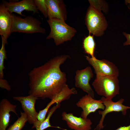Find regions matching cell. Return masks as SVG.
<instances>
[{"mask_svg":"<svg viewBox=\"0 0 130 130\" xmlns=\"http://www.w3.org/2000/svg\"><path fill=\"white\" fill-rule=\"evenodd\" d=\"M67 55L58 56L29 72V95L37 98L52 99L66 84V74L60 65L68 58Z\"/></svg>","mask_w":130,"mask_h":130,"instance_id":"obj_1","label":"cell"},{"mask_svg":"<svg viewBox=\"0 0 130 130\" xmlns=\"http://www.w3.org/2000/svg\"><path fill=\"white\" fill-rule=\"evenodd\" d=\"M47 21L50 26V31L46 38L53 39L56 46L71 40L77 32L75 28L60 19L55 18L49 19Z\"/></svg>","mask_w":130,"mask_h":130,"instance_id":"obj_2","label":"cell"},{"mask_svg":"<svg viewBox=\"0 0 130 130\" xmlns=\"http://www.w3.org/2000/svg\"><path fill=\"white\" fill-rule=\"evenodd\" d=\"M117 77L96 75L92 85L98 94L112 99L119 94V81Z\"/></svg>","mask_w":130,"mask_h":130,"instance_id":"obj_3","label":"cell"},{"mask_svg":"<svg viewBox=\"0 0 130 130\" xmlns=\"http://www.w3.org/2000/svg\"><path fill=\"white\" fill-rule=\"evenodd\" d=\"M11 33L19 32L32 34H44L46 30L41 26V22L38 19L31 16L25 18L13 14Z\"/></svg>","mask_w":130,"mask_h":130,"instance_id":"obj_4","label":"cell"},{"mask_svg":"<svg viewBox=\"0 0 130 130\" xmlns=\"http://www.w3.org/2000/svg\"><path fill=\"white\" fill-rule=\"evenodd\" d=\"M85 21L89 33L96 36H102L107 26L105 19L100 11L91 6L87 11Z\"/></svg>","mask_w":130,"mask_h":130,"instance_id":"obj_5","label":"cell"},{"mask_svg":"<svg viewBox=\"0 0 130 130\" xmlns=\"http://www.w3.org/2000/svg\"><path fill=\"white\" fill-rule=\"evenodd\" d=\"M85 58L93 67L96 75L118 76V70L112 63L105 59L98 60L95 57L92 58L86 56Z\"/></svg>","mask_w":130,"mask_h":130,"instance_id":"obj_6","label":"cell"},{"mask_svg":"<svg viewBox=\"0 0 130 130\" xmlns=\"http://www.w3.org/2000/svg\"><path fill=\"white\" fill-rule=\"evenodd\" d=\"M105 106L104 109L103 111L99 110V114L101 115L102 117L99 123L94 130H100L104 127L103 122L105 117L108 114L112 112H122L124 116L126 113V110L130 109V107L123 104L124 100L121 98L117 102H113L112 99H108L102 97L100 99Z\"/></svg>","mask_w":130,"mask_h":130,"instance_id":"obj_7","label":"cell"},{"mask_svg":"<svg viewBox=\"0 0 130 130\" xmlns=\"http://www.w3.org/2000/svg\"><path fill=\"white\" fill-rule=\"evenodd\" d=\"M78 107L81 108L83 111L81 116L84 119L91 113L94 112L100 109L103 110L105 106L101 100H96L89 94L86 95L80 99L76 104Z\"/></svg>","mask_w":130,"mask_h":130,"instance_id":"obj_8","label":"cell"},{"mask_svg":"<svg viewBox=\"0 0 130 130\" xmlns=\"http://www.w3.org/2000/svg\"><path fill=\"white\" fill-rule=\"evenodd\" d=\"M93 76L92 71L90 66L82 70H77L75 77V85L76 87L81 89L94 98V92L89 84Z\"/></svg>","mask_w":130,"mask_h":130,"instance_id":"obj_9","label":"cell"},{"mask_svg":"<svg viewBox=\"0 0 130 130\" xmlns=\"http://www.w3.org/2000/svg\"><path fill=\"white\" fill-rule=\"evenodd\" d=\"M13 99L21 103L22 108L27 116L29 123L34 124L38 120V113L35 110V105L36 101L38 98L29 95L25 96L14 97Z\"/></svg>","mask_w":130,"mask_h":130,"instance_id":"obj_10","label":"cell"},{"mask_svg":"<svg viewBox=\"0 0 130 130\" xmlns=\"http://www.w3.org/2000/svg\"><path fill=\"white\" fill-rule=\"evenodd\" d=\"M2 3L11 13H15L22 16H24L22 13L24 11L32 12L33 14L39 13L34 0H22L18 2L3 1Z\"/></svg>","mask_w":130,"mask_h":130,"instance_id":"obj_11","label":"cell"},{"mask_svg":"<svg viewBox=\"0 0 130 130\" xmlns=\"http://www.w3.org/2000/svg\"><path fill=\"white\" fill-rule=\"evenodd\" d=\"M62 119L66 122L68 127L74 130H90L92 122L90 119L78 117L72 113L63 112L62 114Z\"/></svg>","mask_w":130,"mask_h":130,"instance_id":"obj_12","label":"cell"},{"mask_svg":"<svg viewBox=\"0 0 130 130\" xmlns=\"http://www.w3.org/2000/svg\"><path fill=\"white\" fill-rule=\"evenodd\" d=\"M48 19L57 18L65 21L67 18L66 5L62 0H46Z\"/></svg>","mask_w":130,"mask_h":130,"instance_id":"obj_13","label":"cell"},{"mask_svg":"<svg viewBox=\"0 0 130 130\" xmlns=\"http://www.w3.org/2000/svg\"><path fill=\"white\" fill-rule=\"evenodd\" d=\"M13 20L12 13L2 3L0 5V35L6 39L11 35Z\"/></svg>","mask_w":130,"mask_h":130,"instance_id":"obj_14","label":"cell"},{"mask_svg":"<svg viewBox=\"0 0 130 130\" xmlns=\"http://www.w3.org/2000/svg\"><path fill=\"white\" fill-rule=\"evenodd\" d=\"M16 107V105L12 104L7 99L4 98L1 101L0 103V130H6L10 122V112H13L17 115Z\"/></svg>","mask_w":130,"mask_h":130,"instance_id":"obj_15","label":"cell"},{"mask_svg":"<svg viewBox=\"0 0 130 130\" xmlns=\"http://www.w3.org/2000/svg\"><path fill=\"white\" fill-rule=\"evenodd\" d=\"M96 44L93 35L89 34L84 39L83 46L85 52L90 55L91 58L95 57L94 53Z\"/></svg>","mask_w":130,"mask_h":130,"instance_id":"obj_16","label":"cell"},{"mask_svg":"<svg viewBox=\"0 0 130 130\" xmlns=\"http://www.w3.org/2000/svg\"><path fill=\"white\" fill-rule=\"evenodd\" d=\"M1 37L2 46L0 50V79L4 78L3 70L5 68L4 61L7 58L5 45L8 44L7 40L5 39L3 37Z\"/></svg>","mask_w":130,"mask_h":130,"instance_id":"obj_17","label":"cell"},{"mask_svg":"<svg viewBox=\"0 0 130 130\" xmlns=\"http://www.w3.org/2000/svg\"><path fill=\"white\" fill-rule=\"evenodd\" d=\"M20 116L7 130H21L28 121L27 116L25 113L20 112Z\"/></svg>","mask_w":130,"mask_h":130,"instance_id":"obj_18","label":"cell"},{"mask_svg":"<svg viewBox=\"0 0 130 130\" xmlns=\"http://www.w3.org/2000/svg\"><path fill=\"white\" fill-rule=\"evenodd\" d=\"M38 10L42 14L45 18L48 17V11L46 0H34Z\"/></svg>","mask_w":130,"mask_h":130,"instance_id":"obj_19","label":"cell"},{"mask_svg":"<svg viewBox=\"0 0 130 130\" xmlns=\"http://www.w3.org/2000/svg\"><path fill=\"white\" fill-rule=\"evenodd\" d=\"M0 87L1 88L5 89L8 91L11 90V87L7 80L3 79H0Z\"/></svg>","mask_w":130,"mask_h":130,"instance_id":"obj_20","label":"cell"},{"mask_svg":"<svg viewBox=\"0 0 130 130\" xmlns=\"http://www.w3.org/2000/svg\"><path fill=\"white\" fill-rule=\"evenodd\" d=\"M123 34L126 38L127 40L126 41L123 43L124 46L130 45V34L123 32Z\"/></svg>","mask_w":130,"mask_h":130,"instance_id":"obj_21","label":"cell"},{"mask_svg":"<svg viewBox=\"0 0 130 130\" xmlns=\"http://www.w3.org/2000/svg\"><path fill=\"white\" fill-rule=\"evenodd\" d=\"M115 130H130V125L127 126H121Z\"/></svg>","mask_w":130,"mask_h":130,"instance_id":"obj_22","label":"cell"}]
</instances>
